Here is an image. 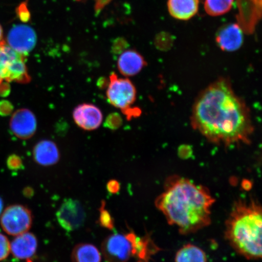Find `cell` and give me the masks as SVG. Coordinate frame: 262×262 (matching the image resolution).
<instances>
[{"label": "cell", "instance_id": "cell-1", "mask_svg": "<svg viewBox=\"0 0 262 262\" xmlns=\"http://www.w3.org/2000/svg\"><path fill=\"white\" fill-rule=\"evenodd\" d=\"M191 121L193 128L209 142L226 146L250 143L254 132L249 108L225 78H219L199 94Z\"/></svg>", "mask_w": 262, "mask_h": 262}, {"label": "cell", "instance_id": "cell-2", "mask_svg": "<svg viewBox=\"0 0 262 262\" xmlns=\"http://www.w3.org/2000/svg\"><path fill=\"white\" fill-rule=\"evenodd\" d=\"M215 202L209 189L188 179L172 176L166 180L163 191L156 199V208L170 225L188 235L208 227Z\"/></svg>", "mask_w": 262, "mask_h": 262}, {"label": "cell", "instance_id": "cell-3", "mask_svg": "<svg viewBox=\"0 0 262 262\" xmlns=\"http://www.w3.org/2000/svg\"><path fill=\"white\" fill-rule=\"evenodd\" d=\"M261 213L256 200H238L225 222V238L237 253L249 260L261 257Z\"/></svg>", "mask_w": 262, "mask_h": 262}, {"label": "cell", "instance_id": "cell-4", "mask_svg": "<svg viewBox=\"0 0 262 262\" xmlns=\"http://www.w3.org/2000/svg\"><path fill=\"white\" fill-rule=\"evenodd\" d=\"M136 237L134 232L130 231L106 237L101 245L104 259L107 262H127L131 257H135Z\"/></svg>", "mask_w": 262, "mask_h": 262}, {"label": "cell", "instance_id": "cell-5", "mask_svg": "<svg viewBox=\"0 0 262 262\" xmlns=\"http://www.w3.org/2000/svg\"><path fill=\"white\" fill-rule=\"evenodd\" d=\"M106 94L108 101L113 106L126 111L135 102L137 91L128 78H119L113 74L110 76Z\"/></svg>", "mask_w": 262, "mask_h": 262}, {"label": "cell", "instance_id": "cell-6", "mask_svg": "<svg viewBox=\"0 0 262 262\" xmlns=\"http://www.w3.org/2000/svg\"><path fill=\"white\" fill-rule=\"evenodd\" d=\"M32 215L25 206L14 205L9 206L3 212L1 217V225L6 233L18 235L25 233L31 228Z\"/></svg>", "mask_w": 262, "mask_h": 262}, {"label": "cell", "instance_id": "cell-7", "mask_svg": "<svg viewBox=\"0 0 262 262\" xmlns=\"http://www.w3.org/2000/svg\"><path fill=\"white\" fill-rule=\"evenodd\" d=\"M56 215L58 224L67 231L80 228L86 220L83 206L74 199L66 200L59 208Z\"/></svg>", "mask_w": 262, "mask_h": 262}, {"label": "cell", "instance_id": "cell-8", "mask_svg": "<svg viewBox=\"0 0 262 262\" xmlns=\"http://www.w3.org/2000/svg\"><path fill=\"white\" fill-rule=\"evenodd\" d=\"M37 40V34L34 29L24 25L14 26L7 36L9 47L24 56L34 49Z\"/></svg>", "mask_w": 262, "mask_h": 262}, {"label": "cell", "instance_id": "cell-9", "mask_svg": "<svg viewBox=\"0 0 262 262\" xmlns=\"http://www.w3.org/2000/svg\"><path fill=\"white\" fill-rule=\"evenodd\" d=\"M237 24L243 32L251 34L261 18V0H237Z\"/></svg>", "mask_w": 262, "mask_h": 262}, {"label": "cell", "instance_id": "cell-10", "mask_svg": "<svg viewBox=\"0 0 262 262\" xmlns=\"http://www.w3.org/2000/svg\"><path fill=\"white\" fill-rule=\"evenodd\" d=\"M37 119L34 113L28 109L16 111L10 121V128L19 139L31 138L37 130Z\"/></svg>", "mask_w": 262, "mask_h": 262}, {"label": "cell", "instance_id": "cell-11", "mask_svg": "<svg viewBox=\"0 0 262 262\" xmlns=\"http://www.w3.org/2000/svg\"><path fill=\"white\" fill-rule=\"evenodd\" d=\"M73 119L81 129L93 130L98 128L103 122L101 110L93 104L83 103L75 108Z\"/></svg>", "mask_w": 262, "mask_h": 262}, {"label": "cell", "instance_id": "cell-12", "mask_svg": "<svg viewBox=\"0 0 262 262\" xmlns=\"http://www.w3.org/2000/svg\"><path fill=\"white\" fill-rule=\"evenodd\" d=\"M216 42L222 51H237L243 44V31L237 24L222 26L216 35Z\"/></svg>", "mask_w": 262, "mask_h": 262}, {"label": "cell", "instance_id": "cell-13", "mask_svg": "<svg viewBox=\"0 0 262 262\" xmlns=\"http://www.w3.org/2000/svg\"><path fill=\"white\" fill-rule=\"evenodd\" d=\"M38 247V241L34 234L31 232L17 235L11 245L13 255L19 259H29L34 256Z\"/></svg>", "mask_w": 262, "mask_h": 262}, {"label": "cell", "instance_id": "cell-14", "mask_svg": "<svg viewBox=\"0 0 262 262\" xmlns=\"http://www.w3.org/2000/svg\"><path fill=\"white\" fill-rule=\"evenodd\" d=\"M146 65V62L142 55L133 49L124 51L117 61L120 73L127 77L139 74Z\"/></svg>", "mask_w": 262, "mask_h": 262}, {"label": "cell", "instance_id": "cell-15", "mask_svg": "<svg viewBox=\"0 0 262 262\" xmlns=\"http://www.w3.org/2000/svg\"><path fill=\"white\" fill-rule=\"evenodd\" d=\"M33 154L35 161L41 166L54 165L60 160L58 147L51 140L40 141L34 147Z\"/></svg>", "mask_w": 262, "mask_h": 262}, {"label": "cell", "instance_id": "cell-16", "mask_svg": "<svg viewBox=\"0 0 262 262\" xmlns=\"http://www.w3.org/2000/svg\"><path fill=\"white\" fill-rule=\"evenodd\" d=\"M199 0H168V9L173 18L188 20L196 14Z\"/></svg>", "mask_w": 262, "mask_h": 262}, {"label": "cell", "instance_id": "cell-17", "mask_svg": "<svg viewBox=\"0 0 262 262\" xmlns=\"http://www.w3.org/2000/svg\"><path fill=\"white\" fill-rule=\"evenodd\" d=\"M73 262H101V256L96 246L90 244H78L71 255Z\"/></svg>", "mask_w": 262, "mask_h": 262}, {"label": "cell", "instance_id": "cell-18", "mask_svg": "<svg viewBox=\"0 0 262 262\" xmlns=\"http://www.w3.org/2000/svg\"><path fill=\"white\" fill-rule=\"evenodd\" d=\"M176 262H208L207 256L201 248L191 244L180 249L176 255Z\"/></svg>", "mask_w": 262, "mask_h": 262}, {"label": "cell", "instance_id": "cell-19", "mask_svg": "<svg viewBox=\"0 0 262 262\" xmlns=\"http://www.w3.org/2000/svg\"><path fill=\"white\" fill-rule=\"evenodd\" d=\"M19 54L13 50L5 42L0 46V84L6 81L10 64Z\"/></svg>", "mask_w": 262, "mask_h": 262}, {"label": "cell", "instance_id": "cell-20", "mask_svg": "<svg viewBox=\"0 0 262 262\" xmlns=\"http://www.w3.org/2000/svg\"><path fill=\"white\" fill-rule=\"evenodd\" d=\"M234 2V0H205V11L212 16L224 15L230 11Z\"/></svg>", "mask_w": 262, "mask_h": 262}, {"label": "cell", "instance_id": "cell-21", "mask_svg": "<svg viewBox=\"0 0 262 262\" xmlns=\"http://www.w3.org/2000/svg\"><path fill=\"white\" fill-rule=\"evenodd\" d=\"M98 223L101 227L112 230L114 228V221L112 215L105 208V202L102 201L100 208V216Z\"/></svg>", "mask_w": 262, "mask_h": 262}, {"label": "cell", "instance_id": "cell-22", "mask_svg": "<svg viewBox=\"0 0 262 262\" xmlns=\"http://www.w3.org/2000/svg\"><path fill=\"white\" fill-rule=\"evenodd\" d=\"M11 251V244L7 237L0 233V261L5 260L8 257Z\"/></svg>", "mask_w": 262, "mask_h": 262}, {"label": "cell", "instance_id": "cell-23", "mask_svg": "<svg viewBox=\"0 0 262 262\" xmlns=\"http://www.w3.org/2000/svg\"><path fill=\"white\" fill-rule=\"evenodd\" d=\"M107 189L111 194H117L120 189V185L116 180H111L107 183Z\"/></svg>", "mask_w": 262, "mask_h": 262}, {"label": "cell", "instance_id": "cell-24", "mask_svg": "<svg viewBox=\"0 0 262 262\" xmlns=\"http://www.w3.org/2000/svg\"><path fill=\"white\" fill-rule=\"evenodd\" d=\"M16 12H17L19 19H21L22 21H27L28 20L29 12L28 9L26 8V5L23 4L19 6Z\"/></svg>", "mask_w": 262, "mask_h": 262}, {"label": "cell", "instance_id": "cell-25", "mask_svg": "<svg viewBox=\"0 0 262 262\" xmlns=\"http://www.w3.org/2000/svg\"><path fill=\"white\" fill-rule=\"evenodd\" d=\"M192 150L191 147L188 145H183L179 147V156L183 159H187L191 155Z\"/></svg>", "mask_w": 262, "mask_h": 262}, {"label": "cell", "instance_id": "cell-26", "mask_svg": "<svg viewBox=\"0 0 262 262\" xmlns=\"http://www.w3.org/2000/svg\"><path fill=\"white\" fill-rule=\"evenodd\" d=\"M8 165L12 169L19 168L21 166V160L16 156L11 157L8 161Z\"/></svg>", "mask_w": 262, "mask_h": 262}, {"label": "cell", "instance_id": "cell-27", "mask_svg": "<svg viewBox=\"0 0 262 262\" xmlns=\"http://www.w3.org/2000/svg\"><path fill=\"white\" fill-rule=\"evenodd\" d=\"M5 41L3 40V32L2 26L0 25V46L5 43Z\"/></svg>", "mask_w": 262, "mask_h": 262}, {"label": "cell", "instance_id": "cell-28", "mask_svg": "<svg viewBox=\"0 0 262 262\" xmlns=\"http://www.w3.org/2000/svg\"><path fill=\"white\" fill-rule=\"evenodd\" d=\"M3 208V203L2 201V199L1 198H0V214H2Z\"/></svg>", "mask_w": 262, "mask_h": 262}]
</instances>
